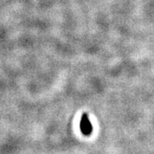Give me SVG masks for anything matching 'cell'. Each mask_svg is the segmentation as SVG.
<instances>
[{
  "mask_svg": "<svg viewBox=\"0 0 154 154\" xmlns=\"http://www.w3.org/2000/svg\"><path fill=\"white\" fill-rule=\"evenodd\" d=\"M80 130L86 135H89L92 131V125L87 113H83L80 121Z\"/></svg>",
  "mask_w": 154,
  "mask_h": 154,
  "instance_id": "cell-1",
  "label": "cell"
}]
</instances>
